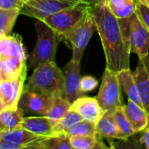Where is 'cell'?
Wrapping results in <instances>:
<instances>
[{
    "label": "cell",
    "mask_w": 149,
    "mask_h": 149,
    "mask_svg": "<svg viewBox=\"0 0 149 149\" xmlns=\"http://www.w3.org/2000/svg\"><path fill=\"white\" fill-rule=\"evenodd\" d=\"M97 31L100 36L105 55L107 69L118 73L129 68L130 49L125 42L119 20L110 11L107 2L93 6Z\"/></svg>",
    "instance_id": "cell-1"
},
{
    "label": "cell",
    "mask_w": 149,
    "mask_h": 149,
    "mask_svg": "<svg viewBox=\"0 0 149 149\" xmlns=\"http://www.w3.org/2000/svg\"><path fill=\"white\" fill-rule=\"evenodd\" d=\"M24 89L51 97H63L64 77L62 70L56 65L55 61L40 65L34 68Z\"/></svg>",
    "instance_id": "cell-2"
},
{
    "label": "cell",
    "mask_w": 149,
    "mask_h": 149,
    "mask_svg": "<svg viewBox=\"0 0 149 149\" xmlns=\"http://www.w3.org/2000/svg\"><path fill=\"white\" fill-rule=\"evenodd\" d=\"M37 42L29 60V68H35L47 62L55 61L56 52L61 40L58 33L42 20H36Z\"/></svg>",
    "instance_id": "cell-3"
},
{
    "label": "cell",
    "mask_w": 149,
    "mask_h": 149,
    "mask_svg": "<svg viewBox=\"0 0 149 149\" xmlns=\"http://www.w3.org/2000/svg\"><path fill=\"white\" fill-rule=\"evenodd\" d=\"M93 6L86 4H77L54 13L42 19V21L58 33L61 40H68L73 30L93 10Z\"/></svg>",
    "instance_id": "cell-4"
},
{
    "label": "cell",
    "mask_w": 149,
    "mask_h": 149,
    "mask_svg": "<svg viewBox=\"0 0 149 149\" xmlns=\"http://www.w3.org/2000/svg\"><path fill=\"white\" fill-rule=\"evenodd\" d=\"M119 24L125 42L131 53L139 58H145L149 54V32L134 13L126 19H119Z\"/></svg>",
    "instance_id": "cell-5"
},
{
    "label": "cell",
    "mask_w": 149,
    "mask_h": 149,
    "mask_svg": "<svg viewBox=\"0 0 149 149\" xmlns=\"http://www.w3.org/2000/svg\"><path fill=\"white\" fill-rule=\"evenodd\" d=\"M120 86L117 74L105 68L97 100L104 112H113L122 106Z\"/></svg>",
    "instance_id": "cell-6"
},
{
    "label": "cell",
    "mask_w": 149,
    "mask_h": 149,
    "mask_svg": "<svg viewBox=\"0 0 149 149\" xmlns=\"http://www.w3.org/2000/svg\"><path fill=\"white\" fill-rule=\"evenodd\" d=\"M93 11V10H92ZM90 12L78 26L73 30L68 37V41L72 47V60L81 61L84 50L90 42L93 33L97 30L96 19L93 13Z\"/></svg>",
    "instance_id": "cell-7"
},
{
    "label": "cell",
    "mask_w": 149,
    "mask_h": 149,
    "mask_svg": "<svg viewBox=\"0 0 149 149\" xmlns=\"http://www.w3.org/2000/svg\"><path fill=\"white\" fill-rule=\"evenodd\" d=\"M77 4L65 0H26L20 9V14L42 20L45 18Z\"/></svg>",
    "instance_id": "cell-8"
},
{
    "label": "cell",
    "mask_w": 149,
    "mask_h": 149,
    "mask_svg": "<svg viewBox=\"0 0 149 149\" xmlns=\"http://www.w3.org/2000/svg\"><path fill=\"white\" fill-rule=\"evenodd\" d=\"M61 70L64 77L63 97L72 104L84 95L81 90V61L71 59Z\"/></svg>",
    "instance_id": "cell-9"
},
{
    "label": "cell",
    "mask_w": 149,
    "mask_h": 149,
    "mask_svg": "<svg viewBox=\"0 0 149 149\" xmlns=\"http://www.w3.org/2000/svg\"><path fill=\"white\" fill-rule=\"evenodd\" d=\"M27 68L19 77L13 80H2L0 82V99L5 109H18L19 101L24 91Z\"/></svg>",
    "instance_id": "cell-10"
},
{
    "label": "cell",
    "mask_w": 149,
    "mask_h": 149,
    "mask_svg": "<svg viewBox=\"0 0 149 149\" xmlns=\"http://www.w3.org/2000/svg\"><path fill=\"white\" fill-rule=\"evenodd\" d=\"M54 97L49 96L29 91L24 89V91L19 101L18 108L24 113H33L40 116H47L52 104Z\"/></svg>",
    "instance_id": "cell-11"
},
{
    "label": "cell",
    "mask_w": 149,
    "mask_h": 149,
    "mask_svg": "<svg viewBox=\"0 0 149 149\" xmlns=\"http://www.w3.org/2000/svg\"><path fill=\"white\" fill-rule=\"evenodd\" d=\"M19 57L27 60V54L20 35L15 33L0 35V60Z\"/></svg>",
    "instance_id": "cell-12"
},
{
    "label": "cell",
    "mask_w": 149,
    "mask_h": 149,
    "mask_svg": "<svg viewBox=\"0 0 149 149\" xmlns=\"http://www.w3.org/2000/svg\"><path fill=\"white\" fill-rule=\"evenodd\" d=\"M71 109L78 112L84 119L95 124L97 123V121L104 113L96 97L84 96L74 101L71 104Z\"/></svg>",
    "instance_id": "cell-13"
},
{
    "label": "cell",
    "mask_w": 149,
    "mask_h": 149,
    "mask_svg": "<svg viewBox=\"0 0 149 149\" xmlns=\"http://www.w3.org/2000/svg\"><path fill=\"white\" fill-rule=\"evenodd\" d=\"M47 138L48 137L35 135L21 126L0 132V139L13 143L20 146H26L35 142L43 141Z\"/></svg>",
    "instance_id": "cell-14"
},
{
    "label": "cell",
    "mask_w": 149,
    "mask_h": 149,
    "mask_svg": "<svg viewBox=\"0 0 149 149\" xmlns=\"http://www.w3.org/2000/svg\"><path fill=\"white\" fill-rule=\"evenodd\" d=\"M133 77L142 106L149 113V72L141 58L139 60Z\"/></svg>",
    "instance_id": "cell-15"
},
{
    "label": "cell",
    "mask_w": 149,
    "mask_h": 149,
    "mask_svg": "<svg viewBox=\"0 0 149 149\" xmlns=\"http://www.w3.org/2000/svg\"><path fill=\"white\" fill-rule=\"evenodd\" d=\"M124 111L132 124L135 133L141 132L149 125V113L143 106L128 100L125 105H123Z\"/></svg>",
    "instance_id": "cell-16"
},
{
    "label": "cell",
    "mask_w": 149,
    "mask_h": 149,
    "mask_svg": "<svg viewBox=\"0 0 149 149\" xmlns=\"http://www.w3.org/2000/svg\"><path fill=\"white\" fill-rule=\"evenodd\" d=\"M54 122L46 116L24 118L20 125L21 127L32 133L42 137L54 136Z\"/></svg>",
    "instance_id": "cell-17"
},
{
    "label": "cell",
    "mask_w": 149,
    "mask_h": 149,
    "mask_svg": "<svg viewBox=\"0 0 149 149\" xmlns=\"http://www.w3.org/2000/svg\"><path fill=\"white\" fill-rule=\"evenodd\" d=\"M26 68H27L26 59L11 57L0 60V70H1L2 80L16 79Z\"/></svg>",
    "instance_id": "cell-18"
},
{
    "label": "cell",
    "mask_w": 149,
    "mask_h": 149,
    "mask_svg": "<svg viewBox=\"0 0 149 149\" xmlns=\"http://www.w3.org/2000/svg\"><path fill=\"white\" fill-rule=\"evenodd\" d=\"M117 77L118 80L120 89L127 96L128 100H131L142 106V104H141V101L138 93L137 86L134 81V77L132 74L130 68L124 69L117 73Z\"/></svg>",
    "instance_id": "cell-19"
},
{
    "label": "cell",
    "mask_w": 149,
    "mask_h": 149,
    "mask_svg": "<svg viewBox=\"0 0 149 149\" xmlns=\"http://www.w3.org/2000/svg\"><path fill=\"white\" fill-rule=\"evenodd\" d=\"M96 130L99 136L107 139H124L114 122L112 112H104L96 124Z\"/></svg>",
    "instance_id": "cell-20"
},
{
    "label": "cell",
    "mask_w": 149,
    "mask_h": 149,
    "mask_svg": "<svg viewBox=\"0 0 149 149\" xmlns=\"http://www.w3.org/2000/svg\"><path fill=\"white\" fill-rule=\"evenodd\" d=\"M24 118V112L19 108L4 109L0 112V132L20 126Z\"/></svg>",
    "instance_id": "cell-21"
},
{
    "label": "cell",
    "mask_w": 149,
    "mask_h": 149,
    "mask_svg": "<svg viewBox=\"0 0 149 149\" xmlns=\"http://www.w3.org/2000/svg\"><path fill=\"white\" fill-rule=\"evenodd\" d=\"M108 7L112 14L119 19H126L135 13L134 0H108Z\"/></svg>",
    "instance_id": "cell-22"
},
{
    "label": "cell",
    "mask_w": 149,
    "mask_h": 149,
    "mask_svg": "<svg viewBox=\"0 0 149 149\" xmlns=\"http://www.w3.org/2000/svg\"><path fill=\"white\" fill-rule=\"evenodd\" d=\"M70 110L71 104L68 100H66L63 97H54L53 104L46 117H47L55 124L58 120L63 118Z\"/></svg>",
    "instance_id": "cell-23"
},
{
    "label": "cell",
    "mask_w": 149,
    "mask_h": 149,
    "mask_svg": "<svg viewBox=\"0 0 149 149\" xmlns=\"http://www.w3.org/2000/svg\"><path fill=\"white\" fill-rule=\"evenodd\" d=\"M112 117H113L114 122L117 125L118 132H120V134L122 135V137L124 139L129 138V137L136 134L132 126L131 122L129 121L128 118L126 117V115L124 111L123 105L118 107L112 112Z\"/></svg>",
    "instance_id": "cell-24"
},
{
    "label": "cell",
    "mask_w": 149,
    "mask_h": 149,
    "mask_svg": "<svg viewBox=\"0 0 149 149\" xmlns=\"http://www.w3.org/2000/svg\"><path fill=\"white\" fill-rule=\"evenodd\" d=\"M19 14V9H0V35L12 33Z\"/></svg>",
    "instance_id": "cell-25"
},
{
    "label": "cell",
    "mask_w": 149,
    "mask_h": 149,
    "mask_svg": "<svg viewBox=\"0 0 149 149\" xmlns=\"http://www.w3.org/2000/svg\"><path fill=\"white\" fill-rule=\"evenodd\" d=\"M62 134H65L68 137L74 136H89V135H97L96 130V124L85 119H83L65 131Z\"/></svg>",
    "instance_id": "cell-26"
},
{
    "label": "cell",
    "mask_w": 149,
    "mask_h": 149,
    "mask_svg": "<svg viewBox=\"0 0 149 149\" xmlns=\"http://www.w3.org/2000/svg\"><path fill=\"white\" fill-rule=\"evenodd\" d=\"M83 117L74 110H70L63 118L58 120L54 125V135L62 134L65 131H67L69 127L76 123L83 120Z\"/></svg>",
    "instance_id": "cell-27"
},
{
    "label": "cell",
    "mask_w": 149,
    "mask_h": 149,
    "mask_svg": "<svg viewBox=\"0 0 149 149\" xmlns=\"http://www.w3.org/2000/svg\"><path fill=\"white\" fill-rule=\"evenodd\" d=\"M110 146L113 149H146L135 134L122 139H108Z\"/></svg>",
    "instance_id": "cell-28"
},
{
    "label": "cell",
    "mask_w": 149,
    "mask_h": 149,
    "mask_svg": "<svg viewBox=\"0 0 149 149\" xmlns=\"http://www.w3.org/2000/svg\"><path fill=\"white\" fill-rule=\"evenodd\" d=\"M43 142L48 149H74L70 143L69 137L65 134L48 137Z\"/></svg>",
    "instance_id": "cell-29"
},
{
    "label": "cell",
    "mask_w": 149,
    "mask_h": 149,
    "mask_svg": "<svg viewBox=\"0 0 149 149\" xmlns=\"http://www.w3.org/2000/svg\"><path fill=\"white\" fill-rule=\"evenodd\" d=\"M97 135H89V136H74L70 137V143L74 149H86L92 146L97 139Z\"/></svg>",
    "instance_id": "cell-30"
},
{
    "label": "cell",
    "mask_w": 149,
    "mask_h": 149,
    "mask_svg": "<svg viewBox=\"0 0 149 149\" xmlns=\"http://www.w3.org/2000/svg\"><path fill=\"white\" fill-rule=\"evenodd\" d=\"M135 14L144 24L146 28L149 32V7L141 4L136 3L135 5Z\"/></svg>",
    "instance_id": "cell-31"
},
{
    "label": "cell",
    "mask_w": 149,
    "mask_h": 149,
    "mask_svg": "<svg viewBox=\"0 0 149 149\" xmlns=\"http://www.w3.org/2000/svg\"><path fill=\"white\" fill-rule=\"evenodd\" d=\"M98 84V82L92 77L85 76L81 80V90L84 93L93 91Z\"/></svg>",
    "instance_id": "cell-32"
},
{
    "label": "cell",
    "mask_w": 149,
    "mask_h": 149,
    "mask_svg": "<svg viewBox=\"0 0 149 149\" xmlns=\"http://www.w3.org/2000/svg\"><path fill=\"white\" fill-rule=\"evenodd\" d=\"M24 4V0H0V9L20 10Z\"/></svg>",
    "instance_id": "cell-33"
},
{
    "label": "cell",
    "mask_w": 149,
    "mask_h": 149,
    "mask_svg": "<svg viewBox=\"0 0 149 149\" xmlns=\"http://www.w3.org/2000/svg\"><path fill=\"white\" fill-rule=\"evenodd\" d=\"M139 139L144 147L146 149H149V125L141 132V135Z\"/></svg>",
    "instance_id": "cell-34"
},
{
    "label": "cell",
    "mask_w": 149,
    "mask_h": 149,
    "mask_svg": "<svg viewBox=\"0 0 149 149\" xmlns=\"http://www.w3.org/2000/svg\"><path fill=\"white\" fill-rule=\"evenodd\" d=\"M23 146L0 139V149H22Z\"/></svg>",
    "instance_id": "cell-35"
},
{
    "label": "cell",
    "mask_w": 149,
    "mask_h": 149,
    "mask_svg": "<svg viewBox=\"0 0 149 149\" xmlns=\"http://www.w3.org/2000/svg\"><path fill=\"white\" fill-rule=\"evenodd\" d=\"M86 149H110V147L106 146V145L104 143V141L102 139V137L98 135L96 143L92 146H91L89 148H86Z\"/></svg>",
    "instance_id": "cell-36"
},
{
    "label": "cell",
    "mask_w": 149,
    "mask_h": 149,
    "mask_svg": "<svg viewBox=\"0 0 149 149\" xmlns=\"http://www.w3.org/2000/svg\"><path fill=\"white\" fill-rule=\"evenodd\" d=\"M22 149H48V148L47 147V146L44 144L43 141H39V142H35L31 145L23 146Z\"/></svg>",
    "instance_id": "cell-37"
},
{
    "label": "cell",
    "mask_w": 149,
    "mask_h": 149,
    "mask_svg": "<svg viewBox=\"0 0 149 149\" xmlns=\"http://www.w3.org/2000/svg\"><path fill=\"white\" fill-rule=\"evenodd\" d=\"M65 1L74 3V4H86L91 6H95L98 4V0H65Z\"/></svg>",
    "instance_id": "cell-38"
},
{
    "label": "cell",
    "mask_w": 149,
    "mask_h": 149,
    "mask_svg": "<svg viewBox=\"0 0 149 149\" xmlns=\"http://www.w3.org/2000/svg\"><path fill=\"white\" fill-rule=\"evenodd\" d=\"M136 3L141 4L143 6H146L147 7H149V0H135Z\"/></svg>",
    "instance_id": "cell-39"
},
{
    "label": "cell",
    "mask_w": 149,
    "mask_h": 149,
    "mask_svg": "<svg viewBox=\"0 0 149 149\" xmlns=\"http://www.w3.org/2000/svg\"><path fill=\"white\" fill-rule=\"evenodd\" d=\"M142 60L144 61V62H145V64H146V68H147V70H148V72H149V57L146 56V57L143 58Z\"/></svg>",
    "instance_id": "cell-40"
},
{
    "label": "cell",
    "mask_w": 149,
    "mask_h": 149,
    "mask_svg": "<svg viewBox=\"0 0 149 149\" xmlns=\"http://www.w3.org/2000/svg\"><path fill=\"white\" fill-rule=\"evenodd\" d=\"M4 109H5V107H4V105H3V103H2L1 99H0V112H1Z\"/></svg>",
    "instance_id": "cell-41"
},
{
    "label": "cell",
    "mask_w": 149,
    "mask_h": 149,
    "mask_svg": "<svg viewBox=\"0 0 149 149\" xmlns=\"http://www.w3.org/2000/svg\"><path fill=\"white\" fill-rule=\"evenodd\" d=\"M108 0H98V3H102V2H107Z\"/></svg>",
    "instance_id": "cell-42"
},
{
    "label": "cell",
    "mask_w": 149,
    "mask_h": 149,
    "mask_svg": "<svg viewBox=\"0 0 149 149\" xmlns=\"http://www.w3.org/2000/svg\"><path fill=\"white\" fill-rule=\"evenodd\" d=\"M2 81V74H1V70H0V82Z\"/></svg>",
    "instance_id": "cell-43"
},
{
    "label": "cell",
    "mask_w": 149,
    "mask_h": 149,
    "mask_svg": "<svg viewBox=\"0 0 149 149\" xmlns=\"http://www.w3.org/2000/svg\"><path fill=\"white\" fill-rule=\"evenodd\" d=\"M110 149H113V148H112V147H111V146H110Z\"/></svg>",
    "instance_id": "cell-44"
},
{
    "label": "cell",
    "mask_w": 149,
    "mask_h": 149,
    "mask_svg": "<svg viewBox=\"0 0 149 149\" xmlns=\"http://www.w3.org/2000/svg\"><path fill=\"white\" fill-rule=\"evenodd\" d=\"M26 0H24V2H26Z\"/></svg>",
    "instance_id": "cell-45"
},
{
    "label": "cell",
    "mask_w": 149,
    "mask_h": 149,
    "mask_svg": "<svg viewBox=\"0 0 149 149\" xmlns=\"http://www.w3.org/2000/svg\"></svg>",
    "instance_id": "cell-46"
}]
</instances>
